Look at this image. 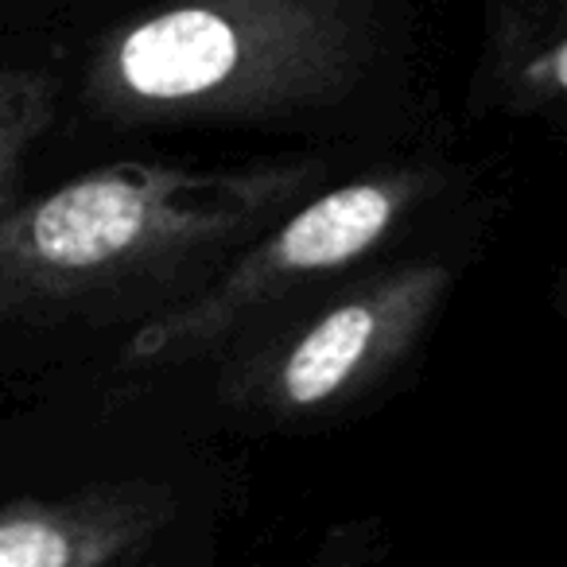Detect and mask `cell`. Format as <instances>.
Masks as SVG:
<instances>
[{
    "instance_id": "cell-1",
    "label": "cell",
    "mask_w": 567,
    "mask_h": 567,
    "mask_svg": "<svg viewBox=\"0 0 567 567\" xmlns=\"http://www.w3.org/2000/svg\"><path fill=\"white\" fill-rule=\"evenodd\" d=\"M316 179L311 164H105L0 210V311L43 316L159 280L260 234Z\"/></svg>"
},
{
    "instance_id": "cell-2",
    "label": "cell",
    "mask_w": 567,
    "mask_h": 567,
    "mask_svg": "<svg viewBox=\"0 0 567 567\" xmlns=\"http://www.w3.org/2000/svg\"><path fill=\"white\" fill-rule=\"evenodd\" d=\"M362 59L358 0H179L97 51L90 97L128 121L265 117L339 97Z\"/></svg>"
},
{
    "instance_id": "cell-3",
    "label": "cell",
    "mask_w": 567,
    "mask_h": 567,
    "mask_svg": "<svg viewBox=\"0 0 567 567\" xmlns=\"http://www.w3.org/2000/svg\"><path fill=\"white\" fill-rule=\"evenodd\" d=\"M432 190L424 172H373L331 187L237 252L206 288L148 319L121 350L125 370H175L221 350L272 303L373 252Z\"/></svg>"
},
{
    "instance_id": "cell-4",
    "label": "cell",
    "mask_w": 567,
    "mask_h": 567,
    "mask_svg": "<svg viewBox=\"0 0 567 567\" xmlns=\"http://www.w3.org/2000/svg\"><path fill=\"white\" fill-rule=\"evenodd\" d=\"M451 292L443 260L389 268L327 300L296 331L280 334L226 373V401L265 420L331 412L378 385L427 331Z\"/></svg>"
},
{
    "instance_id": "cell-5",
    "label": "cell",
    "mask_w": 567,
    "mask_h": 567,
    "mask_svg": "<svg viewBox=\"0 0 567 567\" xmlns=\"http://www.w3.org/2000/svg\"><path fill=\"white\" fill-rule=\"evenodd\" d=\"M152 482H110L66 497H20L0 509V567H117L172 520Z\"/></svg>"
},
{
    "instance_id": "cell-6",
    "label": "cell",
    "mask_w": 567,
    "mask_h": 567,
    "mask_svg": "<svg viewBox=\"0 0 567 567\" xmlns=\"http://www.w3.org/2000/svg\"><path fill=\"white\" fill-rule=\"evenodd\" d=\"M55 121V82L28 66H0V210L17 198L28 152Z\"/></svg>"
},
{
    "instance_id": "cell-7",
    "label": "cell",
    "mask_w": 567,
    "mask_h": 567,
    "mask_svg": "<svg viewBox=\"0 0 567 567\" xmlns=\"http://www.w3.org/2000/svg\"><path fill=\"white\" fill-rule=\"evenodd\" d=\"M365 556H370V536H365V528L339 525L327 533L316 567H365Z\"/></svg>"
},
{
    "instance_id": "cell-8",
    "label": "cell",
    "mask_w": 567,
    "mask_h": 567,
    "mask_svg": "<svg viewBox=\"0 0 567 567\" xmlns=\"http://www.w3.org/2000/svg\"><path fill=\"white\" fill-rule=\"evenodd\" d=\"M520 82H525L533 94L567 97V40H559L556 48L536 55L533 63L520 71Z\"/></svg>"
}]
</instances>
